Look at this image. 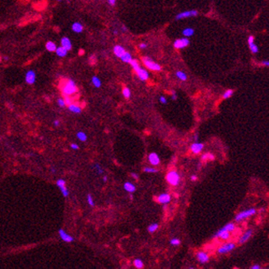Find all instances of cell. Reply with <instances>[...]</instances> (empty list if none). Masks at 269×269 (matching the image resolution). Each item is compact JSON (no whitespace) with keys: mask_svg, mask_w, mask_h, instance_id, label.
Returning <instances> with one entry per match:
<instances>
[{"mask_svg":"<svg viewBox=\"0 0 269 269\" xmlns=\"http://www.w3.org/2000/svg\"><path fill=\"white\" fill-rule=\"evenodd\" d=\"M59 124H60V122L59 120H54V125L55 126V127H59Z\"/></svg>","mask_w":269,"mask_h":269,"instance_id":"53","label":"cell"},{"mask_svg":"<svg viewBox=\"0 0 269 269\" xmlns=\"http://www.w3.org/2000/svg\"><path fill=\"white\" fill-rule=\"evenodd\" d=\"M171 201V196L167 193H161L158 196L157 202L161 204H168Z\"/></svg>","mask_w":269,"mask_h":269,"instance_id":"14","label":"cell"},{"mask_svg":"<svg viewBox=\"0 0 269 269\" xmlns=\"http://www.w3.org/2000/svg\"><path fill=\"white\" fill-rule=\"evenodd\" d=\"M119 59L122 60V62L129 63L130 61L133 59V57H132V55H131V54H130V53L127 52V51H125L124 54L121 56Z\"/></svg>","mask_w":269,"mask_h":269,"instance_id":"23","label":"cell"},{"mask_svg":"<svg viewBox=\"0 0 269 269\" xmlns=\"http://www.w3.org/2000/svg\"><path fill=\"white\" fill-rule=\"evenodd\" d=\"M133 265L135 267L138 269H142L143 268V267H144V264H143V262H142V259H140V258H136V259L133 261Z\"/></svg>","mask_w":269,"mask_h":269,"instance_id":"29","label":"cell"},{"mask_svg":"<svg viewBox=\"0 0 269 269\" xmlns=\"http://www.w3.org/2000/svg\"><path fill=\"white\" fill-rule=\"evenodd\" d=\"M36 73L33 70H29V71L26 73L25 80L26 82L29 85H32V84L35 83L36 82Z\"/></svg>","mask_w":269,"mask_h":269,"instance_id":"10","label":"cell"},{"mask_svg":"<svg viewBox=\"0 0 269 269\" xmlns=\"http://www.w3.org/2000/svg\"><path fill=\"white\" fill-rule=\"evenodd\" d=\"M122 93H123V96H124V98L129 99L130 96H131V91H130L128 87H124Z\"/></svg>","mask_w":269,"mask_h":269,"instance_id":"33","label":"cell"},{"mask_svg":"<svg viewBox=\"0 0 269 269\" xmlns=\"http://www.w3.org/2000/svg\"><path fill=\"white\" fill-rule=\"evenodd\" d=\"M135 72H136L138 77H139V79L141 81H143V82H144V81H147L149 78L148 72L147 71V70H145V69L142 68L141 67L138 68L137 70H135Z\"/></svg>","mask_w":269,"mask_h":269,"instance_id":"13","label":"cell"},{"mask_svg":"<svg viewBox=\"0 0 269 269\" xmlns=\"http://www.w3.org/2000/svg\"><path fill=\"white\" fill-rule=\"evenodd\" d=\"M125 51H126V50H125V49H124V47L121 46L119 45H115V46L114 47V49H113V52L115 54V55L116 56V57H118V58H120L121 56L124 54Z\"/></svg>","mask_w":269,"mask_h":269,"instance_id":"17","label":"cell"},{"mask_svg":"<svg viewBox=\"0 0 269 269\" xmlns=\"http://www.w3.org/2000/svg\"><path fill=\"white\" fill-rule=\"evenodd\" d=\"M56 184L58 186V188L60 189V191L61 193H63V197L65 198H67L69 194V192H68V189H67V187H66V182H65L64 179H59L57 180V182H56Z\"/></svg>","mask_w":269,"mask_h":269,"instance_id":"8","label":"cell"},{"mask_svg":"<svg viewBox=\"0 0 269 269\" xmlns=\"http://www.w3.org/2000/svg\"><path fill=\"white\" fill-rule=\"evenodd\" d=\"M124 189L126 192L129 193H133L136 191V186L134 185L133 183L127 181L124 184Z\"/></svg>","mask_w":269,"mask_h":269,"instance_id":"18","label":"cell"},{"mask_svg":"<svg viewBox=\"0 0 269 269\" xmlns=\"http://www.w3.org/2000/svg\"><path fill=\"white\" fill-rule=\"evenodd\" d=\"M254 42V36H249V37H248V44L249 45V44H252Z\"/></svg>","mask_w":269,"mask_h":269,"instance_id":"44","label":"cell"},{"mask_svg":"<svg viewBox=\"0 0 269 269\" xmlns=\"http://www.w3.org/2000/svg\"><path fill=\"white\" fill-rule=\"evenodd\" d=\"M70 147H71V148L73 149V150H78V149H79V147H78V145L76 144V143H72L71 145H70Z\"/></svg>","mask_w":269,"mask_h":269,"instance_id":"46","label":"cell"},{"mask_svg":"<svg viewBox=\"0 0 269 269\" xmlns=\"http://www.w3.org/2000/svg\"><path fill=\"white\" fill-rule=\"evenodd\" d=\"M147 47V45L146 43H141L139 45V48L140 49H142V50H144V49H146Z\"/></svg>","mask_w":269,"mask_h":269,"instance_id":"48","label":"cell"},{"mask_svg":"<svg viewBox=\"0 0 269 269\" xmlns=\"http://www.w3.org/2000/svg\"><path fill=\"white\" fill-rule=\"evenodd\" d=\"M4 59H5V60H8V57L5 56V57H4Z\"/></svg>","mask_w":269,"mask_h":269,"instance_id":"60","label":"cell"},{"mask_svg":"<svg viewBox=\"0 0 269 269\" xmlns=\"http://www.w3.org/2000/svg\"><path fill=\"white\" fill-rule=\"evenodd\" d=\"M122 29H123V31H127V28L125 27L124 26H122Z\"/></svg>","mask_w":269,"mask_h":269,"instance_id":"57","label":"cell"},{"mask_svg":"<svg viewBox=\"0 0 269 269\" xmlns=\"http://www.w3.org/2000/svg\"><path fill=\"white\" fill-rule=\"evenodd\" d=\"M171 95H172V97H171L172 100H175L177 99V95L176 92H175V91L172 90V91H171Z\"/></svg>","mask_w":269,"mask_h":269,"instance_id":"45","label":"cell"},{"mask_svg":"<svg viewBox=\"0 0 269 269\" xmlns=\"http://www.w3.org/2000/svg\"><path fill=\"white\" fill-rule=\"evenodd\" d=\"M170 244L171 245H173V246H179V244H180V240H179V239L173 238L170 240Z\"/></svg>","mask_w":269,"mask_h":269,"instance_id":"38","label":"cell"},{"mask_svg":"<svg viewBox=\"0 0 269 269\" xmlns=\"http://www.w3.org/2000/svg\"><path fill=\"white\" fill-rule=\"evenodd\" d=\"M194 140H195V142H198V133H197V134H195V135H194Z\"/></svg>","mask_w":269,"mask_h":269,"instance_id":"54","label":"cell"},{"mask_svg":"<svg viewBox=\"0 0 269 269\" xmlns=\"http://www.w3.org/2000/svg\"><path fill=\"white\" fill-rule=\"evenodd\" d=\"M56 48H57V45H56L55 43H54L53 41H48V42L45 44V49H46L48 51H50V52H54V51H55Z\"/></svg>","mask_w":269,"mask_h":269,"instance_id":"25","label":"cell"},{"mask_svg":"<svg viewBox=\"0 0 269 269\" xmlns=\"http://www.w3.org/2000/svg\"><path fill=\"white\" fill-rule=\"evenodd\" d=\"M198 11L197 10H189V11H184L182 13H178L175 17L176 20H182L184 18H189V17H196L198 15Z\"/></svg>","mask_w":269,"mask_h":269,"instance_id":"6","label":"cell"},{"mask_svg":"<svg viewBox=\"0 0 269 269\" xmlns=\"http://www.w3.org/2000/svg\"><path fill=\"white\" fill-rule=\"evenodd\" d=\"M175 75H176V77L179 78V80L183 81V82H185V81H187V79H188V77H187V75H186V73L184 72L177 71Z\"/></svg>","mask_w":269,"mask_h":269,"instance_id":"26","label":"cell"},{"mask_svg":"<svg viewBox=\"0 0 269 269\" xmlns=\"http://www.w3.org/2000/svg\"><path fill=\"white\" fill-rule=\"evenodd\" d=\"M55 52L59 57H65V56L68 54V50L64 49L63 46L57 47L55 50Z\"/></svg>","mask_w":269,"mask_h":269,"instance_id":"22","label":"cell"},{"mask_svg":"<svg viewBox=\"0 0 269 269\" xmlns=\"http://www.w3.org/2000/svg\"><path fill=\"white\" fill-rule=\"evenodd\" d=\"M57 103H58V105H59V107H64L66 104H65V101H64V99L63 98H59V99L57 100Z\"/></svg>","mask_w":269,"mask_h":269,"instance_id":"40","label":"cell"},{"mask_svg":"<svg viewBox=\"0 0 269 269\" xmlns=\"http://www.w3.org/2000/svg\"><path fill=\"white\" fill-rule=\"evenodd\" d=\"M107 180H108V177L106 176V175H105V176L103 177V181H104V182H107Z\"/></svg>","mask_w":269,"mask_h":269,"instance_id":"55","label":"cell"},{"mask_svg":"<svg viewBox=\"0 0 269 269\" xmlns=\"http://www.w3.org/2000/svg\"><path fill=\"white\" fill-rule=\"evenodd\" d=\"M165 179H166L167 182L172 186H177L180 181V176H179V173L175 170H171L170 172H168Z\"/></svg>","mask_w":269,"mask_h":269,"instance_id":"2","label":"cell"},{"mask_svg":"<svg viewBox=\"0 0 269 269\" xmlns=\"http://www.w3.org/2000/svg\"><path fill=\"white\" fill-rule=\"evenodd\" d=\"M251 269H260L261 268V267H260L259 264H254L253 266L250 267Z\"/></svg>","mask_w":269,"mask_h":269,"instance_id":"51","label":"cell"},{"mask_svg":"<svg viewBox=\"0 0 269 269\" xmlns=\"http://www.w3.org/2000/svg\"><path fill=\"white\" fill-rule=\"evenodd\" d=\"M59 235L60 236V238L62 239L63 240L64 242H73L74 241V238L73 237H72L71 235H69L67 233V232L63 230V229H59Z\"/></svg>","mask_w":269,"mask_h":269,"instance_id":"16","label":"cell"},{"mask_svg":"<svg viewBox=\"0 0 269 269\" xmlns=\"http://www.w3.org/2000/svg\"><path fill=\"white\" fill-rule=\"evenodd\" d=\"M208 158H209V153H205V154L202 155V161H207L208 160Z\"/></svg>","mask_w":269,"mask_h":269,"instance_id":"42","label":"cell"},{"mask_svg":"<svg viewBox=\"0 0 269 269\" xmlns=\"http://www.w3.org/2000/svg\"><path fill=\"white\" fill-rule=\"evenodd\" d=\"M235 248V243H231V242H229V243H226V244H222L221 246H220L217 249V253L220 254H227L230 251H232Z\"/></svg>","mask_w":269,"mask_h":269,"instance_id":"5","label":"cell"},{"mask_svg":"<svg viewBox=\"0 0 269 269\" xmlns=\"http://www.w3.org/2000/svg\"><path fill=\"white\" fill-rule=\"evenodd\" d=\"M77 138L80 140L81 142H86L87 140V136L86 133L82 131H79L77 133Z\"/></svg>","mask_w":269,"mask_h":269,"instance_id":"28","label":"cell"},{"mask_svg":"<svg viewBox=\"0 0 269 269\" xmlns=\"http://www.w3.org/2000/svg\"><path fill=\"white\" fill-rule=\"evenodd\" d=\"M142 63L146 66V68H147L152 71H161V65L158 64L157 63L154 62L151 58L143 57L142 58Z\"/></svg>","mask_w":269,"mask_h":269,"instance_id":"3","label":"cell"},{"mask_svg":"<svg viewBox=\"0 0 269 269\" xmlns=\"http://www.w3.org/2000/svg\"><path fill=\"white\" fill-rule=\"evenodd\" d=\"M114 34H115V35H117L118 34V31H117V30H115V31H114Z\"/></svg>","mask_w":269,"mask_h":269,"instance_id":"59","label":"cell"},{"mask_svg":"<svg viewBox=\"0 0 269 269\" xmlns=\"http://www.w3.org/2000/svg\"><path fill=\"white\" fill-rule=\"evenodd\" d=\"M261 63H262L263 66H265V67H268L269 66V62L267 60H263V61L261 62Z\"/></svg>","mask_w":269,"mask_h":269,"instance_id":"49","label":"cell"},{"mask_svg":"<svg viewBox=\"0 0 269 269\" xmlns=\"http://www.w3.org/2000/svg\"><path fill=\"white\" fill-rule=\"evenodd\" d=\"M61 91L63 96H71L77 92V87L73 79H66L61 82Z\"/></svg>","mask_w":269,"mask_h":269,"instance_id":"1","label":"cell"},{"mask_svg":"<svg viewBox=\"0 0 269 269\" xmlns=\"http://www.w3.org/2000/svg\"><path fill=\"white\" fill-rule=\"evenodd\" d=\"M196 257H197V259H198V262L202 263V264L208 263V261H209L208 254L206 252H203V251H199V252H198Z\"/></svg>","mask_w":269,"mask_h":269,"instance_id":"11","label":"cell"},{"mask_svg":"<svg viewBox=\"0 0 269 269\" xmlns=\"http://www.w3.org/2000/svg\"><path fill=\"white\" fill-rule=\"evenodd\" d=\"M72 30L76 33H81L83 31V26L82 25L80 22H74L72 25Z\"/></svg>","mask_w":269,"mask_h":269,"instance_id":"20","label":"cell"},{"mask_svg":"<svg viewBox=\"0 0 269 269\" xmlns=\"http://www.w3.org/2000/svg\"><path fill=\"white\" fill-rule=\"evenodd\" d=\"M94 169H95V170H96L97 173L99 174V175H101V174L104 173V170H103L102 168H101V166H100L99 164L94 165Z\"/></svg>","mask_w":269,"mask_h":269,"instance_id":"39","label":"cell"},{"mask_svg":"<svg viewBox=\"0 0 269 269\" xmlns=\"http://www.w3.org/2000/svg\"><path fill=\"white\" fill-rule=\"evenodd\" d=\"M133 194H130V200H131V201H133Z\"/></svg>","mask_w":269,"mask_h":269,"instance_id":"58","label":"cell"},{"mask_svg":"<svg viewBox=\"0 0 269 269\" xmlns=\"http://www.w3.org/2000/svg\"><path fill=\"white\" fill-rule=\"evenodd\" d=\"M63 99H64V101H65V104H66V105H70V104H72V103H73V99H72L71 97H70L69 96H64V98H63Z\"/></svg>","mask_w":269,"mask_h":269,"instance_id":"41","label":"cell"},{"mask_svg":"<svg viewBox=\"0 0 269 269\" xmlns=\"http://www.w3.org/2000/svg\"><path fill=\"white\" fill-rule=\"evenodd\" d=\"M159 228V224L158 223H153V224H151L150 226H148L147 227V231L150 232V233H154L155 231H156Z\"/></svg>","mask_w":269,"mask_h":269,"instance_id":"30","label":"cell"},{"mask_svg":"<svg viewBox=\"0 0 269 269\" xmlns=\"http://www.w3.org/2000/svg\"><path fill=\"white\" fill-rule=\"evenodd\" d=\"M253 230L252 229H248L246 231L244 232V234L240 236V238L239 240V244H244V243H246V242L251 238V236L253 235Z\"/></svg>","mask_w":269,"mask_h":269,"instance_id":"12","label":"cell"},{"mask_svg":"<svg viewBox=\"0 0 269 269\" xmlns=\"http://www.w3.org/2000/svg\"><path fill=\"white\" fill-rule=\"evenodd\" d=\"M190 179H191L192 181H196V180L198 179V176H197L196 175H193L192 176L190 177Z\"/></svg>","mask_w":269,"mask_h":269,"instance_id":"52","label":"cell"},{"mask_svg":"<svg viewBox=\"0 0 269 269\" xmlns=\"http://www.w3.org/2000/svg\"><path fill=\"white\" fill-rule=\"evenodd\" d=\"M224 228H225V230H226V231H228V232L234 231L235 229V223H232V222L228 223V224H226V226H224Z\"/></svg>","mask_w":269,"mask_h":269,"instance_id":"32","label":"cell"},{"mask_svg":"<svg viewBox=\"0 0 269 269\" xmlns=\"http://www.w3.org/2000/svg\"><path fill=\"white\" fill-rule=\"evenodd\" d=\"M61 46H63L64 49L69 51V50H72V43L71 40H69V38L68 37H63L61 39Z\"/></svg>","mask_w":269,"mask_h":269,"instance_id":"19","label":"cell"},{"mask_svg":"<svg viewBox=\"0 0 269 269\" xmlns=\"http://www.w3.org/2000/svg\"><path fill=\"white\" fill-rule=\"evenodd\" d=\"M148 161L150 164L153 165V166H157L158 165L161 163V160L160 157L158 156V155L156 152H152L148 155Z\"/></svg>","mask_w":269,"mask_h":269,"instance_id":"9","label":"cell"},{"mask_svg":"<svg viewBox=\"0 0 269 269\" xmlns=\"http://www.w3.org/2000/svg\"><path fill=\"white\" fill-rule=\"evenodd\" d=\"M204 147V145L203 143H200V142H194L193 143L191 147H190V149L193 154L198 155L199 153H201V152L203 151V149Z\"/></svg>","mask_w":269,"mask_h":269,"instance_id":"15","label":"cell"},{"mask_svg":"<svg viewBox=\"0 0 269 269\" xmlns=\"http://www.w3.org/2000/svg\"><path fill=\"white\" fill-rule=\"evenodd\" d=\"M87 203H88V204H89L91 207H94V206H95V203H94V200H93L92 195L91 194V193H88V194H87Z\"/></svg>","mask_w":269,"mask_h":269,"instance_id":"35","label":"cell"},{"mask_svg":"<svg viewBox=\"0 0 269 269\" xmlns=\"http://www.w3.org/2000/svg\"><path fill=\"white\" fill-rule=\"evenodd\" d=\"M233 94H234V91L231 89H229V90H226V91L224 92L222 96V98L224 100H226V99H229L232 96H233Z\"/></svg>","mask_w":269,"mask_h":269,"instance_id":"31","label":"cell"},{"mask_svg":"<svg viewBox=\"0 0 269 269\" xmlns=\"http://www.w3.org/2000/svg\"><path fill=\"white\" fill-rule=\"evenodd\" d=\"M0 62H1V57H0Z\"/></svg>","mask_w":269,"mask_h":269,"instance_id":"62","label":"cell"},{"mask_svg":"<svg viewBox=\"0 0 269 269\" xmlns=\"http://www.w3.org/2000/svg\"><path fill=\"white\" fill-rule=\"evenodd\" d=\"M182 34L184 35V37L189 38L190 37V36H192L194 34V30H193L192 27H187L183 30Z\"/></svg>","mask_w":269,"mask_h":269,"instance_id":"24","label":"cell"},{"mask_svg":"<svg viewBox=\"0 0 269 269\" xmlns=\"http://www.w3.org/2000/svg\"><path fill=\"white\" fill-rule=\"evenodd\" d=\"M189 44H190V41H189V39L187 37H184L181 38V39H177L174 42L173 45L177 50H181V49H184L185 47L189 46Z\"/></svg>","mask_w":269,"mask_h":269,"instance_id":"7","label":"cell"},{"mask_svg":"<svg viewBox=\"0 0 269 269\" xmlns=\"http://www.w3.org/2000/svg\"><path fill=\"white\" fill-rule=\"evenodd\" d=\"M68 110L71 112H73V113H75V114H80L81 112H82V108H81L80 106L77 105H75L73 103L68 105Z\"/></svg>","mask_w":269,"mask_h":269,"instance_id":"21","label":"cell"},{"mask_svg":"<svg viewBox=\"0 0 269 269\" xmlns=\"http://www.w3.org/2000/svg\"><path fill=\"white\" fill-rule=\"evenodd\" d=\"M131 176L133 177V178L134 179H136V180H138V179H139V177H138V174H136V173H131Z\"/></svg>","mask_w":269,"mask_h":269,"instance_id":"47","label":"cell"},{"mask_svg":"<svg viewBox=\"0 0 269 269\" xmlns=\"http://www.w3.org/2000/svg\"><path fill=\"white\" fill-rule=\"evenodd\" d=\"M51 172H53V173H55L56 170L54 169V168H51Z\"/></svg>","mask_w":269,"mask_h":269,"instance_id":"56","label":"cell"},{"mask_svg":"<svg viewBox=\"0 0 269 269\" xmlns=\"http://www.w3.org/2000/svg\"><path fill=\"white\" fill-rule=\"evenodd\" d=\"M143 170L146 173H157L158 172V170L155 169V168H151V167H145Z\"/></svg>","mask_w":269,"mask_h":269,"instance_id":"37","label":"cell"},{"mask_svg":"<svg viewBox=\"0 0 269 269\" xmlns=\"http://www.w3.org/2000/svg\"><path fill=\"white\" fill-rule=\"evenodd\" d=\"M249 50H250V51L253 54H257V53L258 52V47L256 44H254V42L252 44H249Z\"/></svg>","mask_w":269,"mask_h":269,"instance_id":"34","label":"cell"},{"mask_svg":"<svg viewBox=\"0 0 269 269\" xmlns=\"http://www.w3.org/2000/svg\"><path fill=\"white\" fill-rule=\"evenodd\" d=\"M219 238H221L223 240H227L230 239V232L224 231L221 233V235H220Z\"/></svg>","mask_w":269,"mask_h":269,"instance_id":"36","label":"cell"},{"mask_svg":"<svg viewBox=\"0 0 269 269\" xmlns=\"http://www.w3.org/2000/svg\"><path fill=\"white\" fill-rule=\"evenodd\" d=\"M159 100H160V102H161V104H163V105H165L167 103V100L165 96H161L160 99H159Z\"/></svg>","mask_w":269,"mask_h":269,"instance_id":"43","label":"cell"},{"mask_svg":"<svg viewBox=\"0 0 269 269\" xmlns=\"http://www.w3.org/2000/svg\"><path fill=\"white\" fill-rule=\"evenodd\" d=\"M58 1H59V2H61V1H63V0H58Z\"/></svg>","mask_w":269,"mask_h":269,"instance_id":"61","label":"cell"},{"mask_svg":"<svg viewBox=\"0 0 269 269\" xmlns=\"http://www.w3.org/2000/svg\"><path fill=\"white\" fill-rule=\"evenodd\" d=\"M257 211L254 209V208H249L248 210L243 211V212H239L235 217V221L236 222H240L241 221L244 219H246L248 217H251V216H254V214H256Z\"/></svg>","mask_w":269,"mask_h":269,"instance_id":"4","label":"cell"},{"mask_svg":"<svg viewBox=\"0 0 269 269\" xmlns=\"http://www.w3.org/2000/svg\"><path fill=\"white\" fill-rule=\"evenodd\" d=\"M91 82L94 85V87H96V88H99L101 86V81H100L99 77H96V76L92 77V78H91Z\"/></svg>","mask_w":269,"mask_h":269,"instance_id":"27","label":"cell"},{"mask_svg":"<svg viewBox=\"0 0 269 269\" xmlns=\"http://www.w3.org/2000/svg\"><path fill=\"white\" fill-rule=\"evenodd\" d=\"M108 3L110 6H114L116 3V0H108Z\"/></svg>","mask_w":269,"mask_h":269,"instance_id":"50","label":"cell"}]
</instances>
